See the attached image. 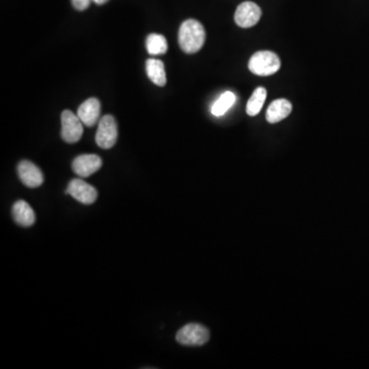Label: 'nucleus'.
Instances as JSON below:
<instances>
[{"mask_svg": "<svg viewBox=\"0 0 369 369\" xmlns=\"http://www.w3.org/2000/svg\"><path fill=\"white\" fill-rule=\"evenodd\" d=\"M205 41V30L200 22L186 20L179 30V45L186 54H195L201 50Z\"/></svg>", "mask_w": 369, "mask_h": 369, "instance_id": "1", "label": "nucleus"}, {"mask_svg": "<svg viewBox=\"0 0 369 369\" xmlns=\"http://www.w3.org/2000/svg\"><path fill=\"white\" fill-rule=\"evenodd\" d=\"M280 66V59L276 54L270 50H261L250 58L248 69L254 75L270 76L278 72Z\"/></svg>", "mask_w": 369, "mask_h": 369, "instance_id": "2", "label": "nucleus"}, {"mask_svg": "<svg viewBox=\"0 0 369 369\" xmlns=\"http://www.w3.org/2000/svg\"><path fill=\"white\" fill-rule=\"evenodd\" d=\"M210 331L198 323H189L182 327L175 335L179 344L187 347H200L210 340Z\"/></svg>", "mask_w": 369, "mask_h": 369, "instance_id": "3", "label": "nucleus"}, {"mask_svg": "<svg viewBox=\"0 0 369 369\" xmlns=\"http://www.w3.org/2000/svg\"><path fill=\"white\" fill-rule=\"evenodd\" d=\"M118 127L115 118L112 115H105L99 122L96 142L100 148L111 149L117 142Z\"/></svg>", "mask_w": 369, "mask_h": 369, "instance_id": "4", "label": "nucleus"}, {"mask_svg": "<svg viewBox=\"0 0 369 369\" xmlns=\"http://www.w3.org/2000/svg\"><path fill=\"white\" fill-rule=\"evenodd\" d=\"M62 138L68 144H74L82 137L83 123L78 115L70 110H65L61 115Z\"/></svg>", "mask_w": 369, "mask_h": 369, "instance_id": "5", "label": "nucleus"}, {"mask_svg": "<svg viewBox=\"0 0 369 369\" xmlns=\"http://www.w3.org/2000/svg\"><path fill=\"white\" fill-rule=\"evenodd\" d=\"M66 193L80 203L89 205L98 198V191L92 184L80 179H74L68 184Z\"/></svg>", "mask_w": 369, "mask_h": 369, "instance_id": "6", "label": "nucleus"}, {"mask_svg": "<svg viewBox=\"0 0 369 369\" xmlns=\"http://www.w3.org/2000/svg\"><path fill=\"white\" fill-rule=\"evenodd\" d=\"M261 17V10L258 4L252 1L243 2L237 8L234 19L237 25L241 28L254 27L259 23Z\"/></svg>", "mask_w": 369, "mask_h": 369, "instance_id": "7", "label": "nucleus"}, {"mask_svg": "<svg viewBox=\"0 0 369 369\" xmlns=\"http://www.w3.org/2000/svg\"><path fill=\"white\" fill-rule=\"evenodd\" d=\"M103 161L96 154H83L77 156L72 162V169L78 177L89 178L102 168Z\"/></svg>", "mask_w": 369, "mask_h": 369, "instance_id": "8", "label": "nucleus"}, {"mask_svg": "<svg viewBox=\"0 0 369 369\" xmlns=\"http://www.w3.org/2000/svg\"><path fill=\"white\" fill-rule=\"evenodd\" d=\"M20 181L28 188H37L45 182L43 171L29 160H23L17 164Z\"/></svg>", "mask_w": 369, "mask_h": 369, "instance_id": "9", "label": "nucleus"}, {"mask_svg": "<svg viewBox=\"0 0 369 369\" xmlns=\"http://www.w3.org/2000/svg\"><path fill=\"white\" fill-rule=\"evenodd\" d=\"M77 115L83 124L92 127L100 122L101 103L98 99L91 98L85 101L77 110Z\"/></svg>", "mask_w": 369, "mask_h": 369, "instance_id": "10", "label": "nucleus"}, {"mask_svg": "<svg viewBox=\"0 0 369 369\" xmlns=\"http://www.w3.org/2000/svg\"><path fill=\"white\" fill-rule=\"evenodd\" d=\"M12 215L14 221L21 227H31L36 221L34 210L24 200H17L13 205Z\"/></svg>", "mask_w": 369, "mask_h": 369, "instance_id": "11", "label": "nucleus"}, {"mask_svg": "<svg viewBox=\"0 0 369 369\" xmlns=\"http://www.w3.org/2000/svg\"><path fill=\"white\" fill-rule=\"evenodd\" d=\"M291 111V103L285 99H279V100L273 101L268 107L266 120L269 123L280 122L285 120Z\"/></svg>", "mask_w": 369, "mask_h": 369, "instance_id": "12", "label": "nucleus"}, {"mask_svg": "<svg viewBox=\"0 0 369 369\" xmlns=\"http://www.w3.org/2000/svg\"><path fill=\"white\" fill-rule=\"evenodd\" d=\"M146 72L154 85L157 87H164L166 85V73L164 62L157 60V59H149L146 62Z\"/></svg>", "mask_w": 369, "mask_h": 369, "instance_id": "13", "label": "nucleus"}, {"mask_svg": "<svg viewBox=\"0 0 369 369\" xmlns=\"http://www.w3.org/2000/svg\"><path fill=\"white\" fill-rule=\"evenodd\" d=\"M235 102H236V96H235L234 92H224L212 105V115L215 116V117H221V116L225 115L231 108L234 106Z\"/></svg>", "mask_w": 369, "mask_h": 369, "instance_id": "14", "label": "nucleus"}, {"mask_svg": "<svg viewBox=\"0 0 369 369\" xmlns=\"http://www.w3.org/2000/svg\"><path fill=\"white\" fill-rule=\"evenodd\" d=\"M146 48L151 56L164 55L168 52V41L164 35L152 33L147 37Z\"/></svg>", "mask_w": 369, "mask_h": 369, "instance_id": "15", "label": "nucleus"}, {"mask_svg": "<svg viewBox=\"0 0 369 369\" xmlns=\"http://www.w3.org/2000/svg\"><path fill=\"white\" fill-rule=\"evenodd\" d=\"M266 99H267V91L263 87H258L254 92L252 96H250L246 106V112L249 116H256L260 113L261 108L265 104Z\"/></svg>", "mask_w": 369, "mask_h": 369, "instance_id": "16", "label": "nucleus"}, {"mask_svg": "<svg viewBox=\"0 0 369 369\" xmlns=\"http://www.w3.org/2000/svg\"><path fill=\"white\" fill-rule=\"evenodd\" d=\"M74 8L77 10H85L92 3V0H71Z\"/></svg>", "mask_w": 369, "mask_h": 369, "instance_id": "17", "label": "nucleus"}, {"mask_svg": "<svg viewBox=\"0 0 369 369\" xmlns=\"http://www.w3.org/2000/svg\"><path fill=\"white\" fill-rule=\"evenodd\" d=\"M92 1H94V3L99 4V6H102V4L106 3L108 0H92Z\"/></svg>", "mask_w": 369, "mask_h": 369, "instance_id": "18", "label": "nucleus"}]
</instances>
